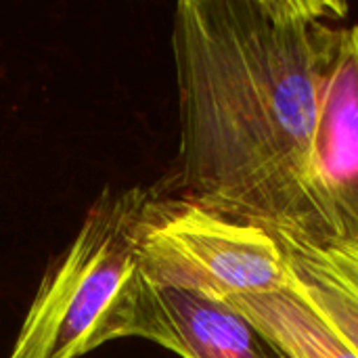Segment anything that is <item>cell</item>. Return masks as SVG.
<instances>
[{
    "label": "cell",
    "mask_w": 358,
    "mask_h": 358,
    "mask_svg": "<svg viewBox=\"0 0 358 358\" xmlns=\"http://www.w3.org/2000/svg\"><path fill=\"white\" fill-rule=\"evenodd\" d=\"M346 13L331 0L176 2L180 136L155 191L310 239L306 172L319 86Z\"/></svg>",
    "instance_id": "cell-1"
},
{
    "label": "cell",
    "mask_w": 358,
    "mask_h": 358,
    "mask_svg": "<svg viewBox=\"0 0 358 358\" xmlns=\"http://www.w3.org/2000/svg\"><path fill=\"white\" fill-rule=\"evenodd\" d=\"M151 187L107 185L48 264L6 358H82L132 338L145 277L138 243Z\"/></svg>",
    "instance_id": "cell-2"
},
{
    "label": "cell",
    "mask_w": 358,
    "mask_h": 358,
    "mask_svg": "<svg viewBox=\"0 0 358 358\" xmlns=\"http://www.w3.org/2000/svg\"><path fill=\"white\" fill-rule=\"evenodd\" d=\"M138 258L151 285L212 302L289 287L287 260L273 233L195 201L162 195L153 185L141 222Z\"/></svg>",
    "instance_id": "cell-3"
},
{
    "label": "cell",
    "mask_w": 358,
    "mask_h": 358,
    "mask_svg": "<svg viewBox=\"0 0 358 358\" xmlns=\"http://www.w3.org/2000/svg\"><path fill=\"white\" fill-rule=\"evenodd\" d=\"M306 197L313 237L358 248V23L342 27L319 86Z\"/></svg>",
    "instance_id": "cell-4"
},
{
    "label": "cell",
    "mask_w": 358,
    "mask_h": 358,
    "mask_svg": "<svg viewBox=\"0 0 358 358\" xmlns=\"http://www.w3.org/2000/svg\"><path fill=\"white\" fill-rule=\"evenodd\" d=\"M132 338L153 342L180 358H279L231 304L155 287L147 279Z\"/></svg>",
    "instance_id": "cell-5"
},
{
    "label": "cell",
    "mask_w": 358,
    "mask_h": 358,
    "mask_svg": "<svg viewBox=\"0 0 358 358\" xmlns=\"http://www.w3.org/2000/svg\"><path fill=\"white\" fill-rule=\"evenodd\" d=\"M289 268V289L358 357V248L275 235Z\"/></svg>",
    "instance_id": "cell-6"
},
{
    "label": "cell",
    "mask_w": 358,
    "mask_h": 358,
    "mask_svg": "<svg viewBox=\"0 0 358 358\" xmlns=\"http://www.w3.org/2000/svg\"><path fill=\"white\" fill-rule=\"evenodd\" d=\"M227 304L283 358H358L289 287L277 294L235 296Z\"/></svg>",
    "instance_id": "cell-7"
}]
</instances>
